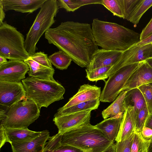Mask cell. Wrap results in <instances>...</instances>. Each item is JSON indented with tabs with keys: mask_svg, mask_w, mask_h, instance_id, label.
<instances>
[{
	"mask_svg": "<svg viewBox=\"0 0 152 152\" xmlns=\"http://www.w3.org/2000/svg\"><path fill=\"white\" fill-rule=\"evenodd\" d=\"M152 58V49H151L149 58ZM149 59V58H148Z\"/></svg>",
	"mask_w": 152,
	"mask_h": 152,
	"instance_id": "47",
	"label": "cell"
},
{
	"mask_svg": "<svg viewBox=\"0 0 152 152\" xmlns=\"http://www.w3.org/2000/svg\"><path fill=\"white\" fill-rule=\"evenodd\" d=\"M48 57L52 64L56 68L61 70L67 69L72 61L67 55L60 50Z\"/></svg>",
	"mask_w": 152,
	"mask_h": 152,
	"instance_id": "26",
	"label": "cell"
},
{
	"mask_svg": "<svg viewBox=\"0 0 152 152\" xmlns=\"http://www.w3.org/2000/svg\"><path fill=\"white\" fill-rule=\"evenodd\" d=\"M6 110L1 108L0 125L12 128H26L37 119L40 110L36 103L26 96Z\"/></svg>",
	"mask_w": 152,
	"mask_h": 152,
	"instance_id": "5",
	"label": "cell"
},
{
	"mask_svg": "<svg viewBox=\"0 0 152 152\" xmlns=\"http://www.w3.org/2000/svg\"><path fill=\"white\" fill-rule=\"evenodd\" d=\"M124 102L126 109L129 107H133L136 117L141 110L147 107L143 96L138 88L127 91L124 99Z\"/></svg>",
	"mask_w": 152,
	"mask_h": 152,
	"instance_id": "22",
	"label": "cell"
},
{
	"mask_svg": "<svg viewBox=\"0 0 152 152\" xmlns=\"http://www.w3.org/2000/svg\"><path fill=\"white\" fill-rule=\"evenodd\" d=\"M61 134L58 133L50 137L46 142L43 152H84L76 147L61 144L60 142Z\"/></svg>",
	"mask_w": 152,
	"mask_h": 152,
	"instance_id": "23",
	"label": "cell"
},
{
	"mask_svg": "<svg viewBox=\"0 0 152 152\" xmlns=\"http://www.w3.org/2000/svg\"><path fill=\"white\" fill-rule=\"evenodd\" d=\"M148 152H152V138L151 139V142Z\"/></svg>",
	"mask_w": 152,
	"mask_h": 152,
	"instance_id": "46",
	"label": "cell"
},
{
	"mask_svg": "<svg viewBox=\"0 0 152 152\" xmlns=\"http://www.w3.org/2000/svg\"><path fill=\"white\" fill-rule=\"evenodd\" d=\"M138 88L143 96L149 115L152 114V83L141 86Z\"/></svg>",
	"mask_w": 152,
	"mask_h": 152,
	"instance_id": "32",
	"label": "cell"
},
{
	"mask_svg": "<svg viewBox=\"0 0 152 152\" xmlns=\"http://www.w3.org/2000/svg\"><path fill=\"white\" fill-rule=\"evenodd\" d=\"M149 116L147 107L141 110L137 115L135 130L140 132L145 126L147 118Z\"/></svg>",
	"mask_w": 152,
	"mask_h": 152,
	"instance_id": "34",
	"label": "cell"
},
{
	"mask_svg": "<svg viewBox=\"0 0 152 152\" xmlns=\"http://www.w3.org/2000/svg\"><path fill=\"white\" fill-rule=\"evenodd\" d=\"M152 43L142 46L132 45L122 52L117 61L108 72V77L119 69L124 66L146 60L149 58Z\"/></svg>",
	"mask_w": 152,
	"mask_h": 152,
	"instance_id": "10",
	"label": "cell"
},
{
	"mask_svg": "<svg viewBox=\"0 0 152 152\" xmlns=\"http://www.w3.org/2000/svg\"><path fill=\"white\" fill-rule=\"evenodd\" d=\"M60 142L88 152H102L114 143L90 123L61 134Z\"/></svg>",
	"mask_w": 152,
	"mask_h": 152,
	"instance_id": "3",
	"label": "cell"
},
{
	"mask_svg": "<svg viewBox=\"0 0 152 152\" xmlns=\"http://www.w3.org/2000/svg\"><path fill=\"white\" fill-rule=\"evenodd\" d=\"M111 66H104L90 70L86 69V77L91 81L101 80L105 81V79L108 78L107 74Z\"/></svg>",
	"mask_w": 152,
	"mask_h": 152,
	"instance_id": "29",
	"label": "cell"
},
{
	"mask_svg": "<svg viewBox=\"0 0 152 152\" xmlns=\"http://www.w3.org/2000/svg\"><path fill=\"white\" fill-rule=\"evenodd\" d=\"M127 91L121 92L114 102L102 112V115L104 119L124 114L126 109L124 99Z\"/></svg>",
	"mask_w": 152,
	"mask_h": 152,
	"instance_id": "24",
	"label": "cell"
},
{
	"mask_svg": "<svg viewBox=\"0 0 152 152\" xmlns=\"http://www.w3.org/2000/svg\"><path fill=\"white\" fill-rule=\"evenodd\" d=\"M91 111L87 110L69 114L54 116L53 121L62 134L68 131L90 123Z\"/></svg>",
	"mask_w": 152,
	"mask_h": 152,
	"instance_id": "12",
	"label": "cell"
},
{
	"mask_svg": "<svg viewBox=\"0 0 152 152\" xmlns=\"http://www.w3.org/2000/svg\"><path fill=\"white\" fill-rule=\"evenodd\" d=\"M146 61L149 65L152 68V58L148 59Z\"/></svg>",
	"mask_w": 152,
	"mask_h": 152,
	"instance_id": "45",
	"label": "cell"
},
{
	"mask_svg": "<svg viewBox=\"0 0 152 152\" xmlns=\"http://www.w3.org/2000/svg\"><path fill=\"white\" fill-rule=\"evenodd\" d=\"M152 43V34L146 39L140 41L135 45L138 46H142Z\"/></svg>",
	"mask_w": 152,
	"mask_h": 152,
	"instance_id": "40",
	"label": "cell"
},
{
	"mask_svg": "<svg viewBox=\"0 0 152 152\" xmlns=\"http://www.w3.org/2000/svg\"><path fill=\"white\" fill-rule=\"evenodd\" d=\"M46 0H0L5 12L11 10L31 13L40 8Z\"/></svg>",
	"mask_w": 152,
	"mask_h": 152,
	"instance_id": "18",
	"label": "cell"
},
{
	"mask_svg": "<svg viewBox=\"0 0 152 152\" xmlns=\"http://www.w3.org/2000/svg\"><path fill=\"white\" fill-rule=\"evenodd\" d=\"M123 52L99 49L93 54L90 63L86 69L90 70L104 66H112L119 58Z\"/></svg>",
	"mask_w": 152,
	"mask_h": 152,
	"instance_id": "17",
	"label": "cell"
},
{
	"mask_svg": "<svg viewBox=\"0 0 152 152\" xmlns=\"http://www.w3.org/2000/svg\"><path fill=\"white\" fill-rule=\"evenodd\" d=\"M26 96V91L21 82L0 80L1 106L9 108Z\"/></svg>",
	"mask_w": 152,
	"mask_h": 152,
	"instance_id": "11",
	"label": "cell"
},
{
	"mask_svg": "<svg viewBox=\"0 0 152 152\" xmlns=\"http://www.w3.org/2000/svg\"><path fill=\"white\" fill-rule=\"evenodd\" d=\"M151 139L147 140L142 136L140 132H134L131 152H148Z\"/></svg>",
	"mask_w": 152,
	"mask_h": 152,
	"instance_id": "27",
	"label": "cell"
},
{
	"mask_svg": "<svg viewBox=\"0 0 152 152\" xmlns=\"http://www.w3.org/2000/svg\"><path fill=\"white\" fill-rule=\"evenodd\" d=\"M91 25L95 41L102 49L123 52L140 41L138 33L117 23L95 18Z\"/></svg>",
	"mask_w": 152,
	"mask_h": 152,
	"instance_id": "2",
	"label": "cell"
},
{
	"mask_svg": "<svg viewBox=\"0 0 152 152\" xmlns=\"http://www.w3.org/2000/svg\"><path fill=\"white\" fill-rule=\"evenodd\" d=\"M21 81L26 96L33 100L40 110L42 107H47L54 102L64 98L65 90L56 81L29 77Z\"/></svg>",
	"mask_w": 152,
	"mask_h": 152,
	"instance_id": "4",
	"label": "cell"
},
{
	"mask_svg": "<svg viewBox=\"0 0 152 152\" xmlns=\"http://www.w3.org/2000/svg\"><path fill=\"white\" fill-rule=\"evenodd\" d=\"M81 6L91 4H101L102 0H79Z\"/></svg>",
	"mask_w": 152,
	"mask_h": 152,
	"instance_id": "39",
	"label": "cell"
},
{
	"mask_svg": "<svg viewBox=\"0 0 152 152\" xmlns=\"http://www.w3.org/2000/svg\"><path fill=\"white\" fill-rule=\"evenodd\" d=\"M7 61L6 58L0 56V66L7 62Z\"/></svg>",
	"mask_w": 152,
	"mask_h": 152,
	"instance_id": "44",
	"label": "cell"
},
{
	"mask_svg": "<svg viewBox=\"0 0 152 152\" xmlns=\"http://www.w3.org/2000/svg\"><path fill=\"white\" fill-rule=\"evenodd\" d=\"M101 4L111 12L114 15L124 18L121 0H102Z\"/></svg>",
	"mask_w": 152,
	"mask_h": 152,
	"instance_id": "30",
	"label": "cell"
},
{
	"mask_svg": "<svg viewBox=\"0 0 152 152\" xmlns=\"http://www.w3.org/2000/svg\"><path fill=\"white\" fill-rule=\"evenodd\" d=\"M134 133L127 139L115 144L116 152H131Z\"/></svg>",
	"mask_w": 152,
	"mask_h": 152,
	"instance_id": "35",
	"label": "cell"
},
{
	"mask_svg": "<svg viewBox=\"0 0 152 152\" xmlns=\"http://www.w3.org/2000/svg\"><path fill=\"white\" fill-rule=\"evenodd\" d=\"M59 8L68 12H74L81 7L79 0H57Z\"/></svg>",
	"mask_w": 152,
	"mask_h": 152,
	"instance_id": "33",
	"label": "cell"
},
{
	"mask_svg": "<svg viewBox=\"0 0 152 152\" xmlns=\"http://www.w3.org/2000/svg\"><path fill=\"white\" fill-rule=\"evenodd\" d=\"M145 126L152 129V114L149 115L146 121Z\"/></svg>",
	"mask_w": 152,
	"mask_h": 152,
	"instance_id": "43",
	"label": "cell"
},
{
	"mask_svg": "<svg viewBox=\"0 0 152 152\" xmlns=\"http://www.w3.org/2000/svg\"><path fill=\"white\" fill-rule=\"evenodd\" d=\"M152 6V0H141L129 21L134 25L137 24L145 12Z\"/></svg>",
	"mask_w": 152,
	"mask_h": 152,
	"instance_id": "28",
	"label": "cell"
},
{
	"mask_svg": "<svg viewBox=\"0 0 152 152\" xmlns=\"http://www.w3.org/2000/svg\"><path fill=\"white\" fill-rule=\"evenodd\" d=\"M101 93L100 87L83 84L80 86L77 92L69 99L68 102L60 108L64 109L80 103L99 99Z\"/></svg>",
	"mask_w": 152,
	"mask_h": 152,
	"instance_id": "16",
	"label": "cell"
},
{
	"mask_svg": "<svg viewBox=\"0 0 152 152\" xmlns=\"http://www.w3.org/2000/svg\"><path fill=\"white\" fill-rule=\"evenodd\" d=\"M59 8L57 0H46L40 8L25 40V48L30 56L36 53L41 36L55 23Z\"/></svg>",
	"mask_w": 152,
	"mask_h": 152,
	"instance_id": "6",
	"label": "cell"
},
{
	"mask_svg": "<svg viewBox=\"0 0 152 152\" xmlns=\"http://www.w3.org/2000/svg\"><path fill=\"white\" fill-rule=\"evenodd\" d=\"M151 83H152V68L145 61L130 76L121 92Z\"/></svg>",
	"mask_w": 152,
	"mask_h": 152,
	"instance_id": "15",
	"label": "cell"
},
{
	"mask_svg": "<svg viewBox=\"0 0 152 152\" xmlns=\"http://www.w3.org/2000/svg\"><path fill=\"white\" fill-rule=\"evenodd\" d=\"M29 70L28 65L24 61L10 60L0 66V80L21 82Z\"/></svg>",
	"mask_w": 152,
	"mask_h": 152,
	"instance_id": "13",
	"label": "cell"
},
{
	"mask_svg": "<svg viewBox=\"0 0 152 152\" xmlns=\"http://www.w3.org/2000/svg\"><path fill=\"white\" fill-rule=\"evenodd\" d=\"M50 44L56 46L82 67L89 65L92 56L99 49L91 25L73 21L62 22L45 33Z\"/></svg>",
	"mask_w": 152,
	"mask_h": 152,
	"instance_id": "1",
	"label": "cell"
},
{
	"mask_svg": "<svg viewBox=\"0 0 152 152\" xmlns=\"http://www.w3.org/2000/svg\"><path fill=\"white\" fill-rule=\"evenodd\" d=\"M141 0H121L124 19L129 21L132 14Z\"/></svg>",
	"mask_w": 152,
	"mask_h": 152,
	"instance_id": "31",
	"label": "cell"
},
{
	"mask_svg": "<svg viewBox=\"0 0 152 152\" xmlns=\"http://www.w3.org/2000/svg\"><path fill=\"white\" fill-rule=\"evenodd\" d=\"M23 35L4 22L0 24V56L12 60L24 61L30 55L24 46Z\"/></svg>",
	"mask_w": 152,
	"mask_h": 152,
	"instance_id": "7",
	"label": "cell"
},
{
	"mask_svg": "<svg viewBox=\"0 0 152 152\" xmlns=\"http://www.w3.org/2000/svg\"><path fill=\"white\" fill-rule=\"evenodd\" d=\"M8 142V140L6 134L4 127L0 125V148L4 145L6 142Z\"/></svg>",
	"mask_w": 152,
	"mask_h": 152,
	"instance_id": "37",
	"label": "cell"
},
{
	"mask_svg": "<svg viewBox=\"0 0 152 152\" xmlns=\"http://www.w3.org/2000/svg\"><path fill=\"white\" fill-rule=\"evenodd\" d=\"M4 130L10 143L29 140L39 136L41 132H35L26 128H12L4 127Z\"/></svg>",
	"mask_w": 152,
	"mask_h": 152,
	"instance_id": "21",
	"label": "cell"
},
{
	"mask_svg": "<svg viewBox=\"0 0 152 152\" xmlns=\"http://www.w3.org/2000/svg\"><path fill=\"white\" fill-rule=\"evenodd\" d=\"M143 137L147 140H150L152 138V129L145 126L141 131Z\"/></svg>",
	"mask_w": 152,
	"mask_h": 152,
	"instance_id": "38",
	"label": "cell"
},
{
	"mask_svg": "<svg viewBox=\"0 0 152 152\" xmlns=\"http://www.w3.org/2000/svg\"><path fill=\"white\" fill-rule=\"evenodd\" d=\"M99 99L80 103L64 109L59 108L54 116L64 115L87 110L92 111L98 108L100 104Z\"/></svg>",
	"mask_w": 152,
	"mask_h": 152,
	"instance_id": "25",
	"label": "cell"
},
{
	"mask_svg": "<svg viewBox=\"0 0 152 152\" xmlns=\"http://www.w3.org/2000/svg\"><path fill=\"white\" fill-rule=\"evenodd\" d=\"M50 137L49 131L45 130L34 138L12 142L10 144L12 152H43L46 141Z\"/></svg>",
	"mask_w": 152,
	"mask_h": 152,
	"instance_id": "14",
	"label": "cell"
},
{
	"mask_svg": "<svg viewBox=\"0 0 152 152\" xmlns=\"http://www.w3.org/2000/svg\"><path fill=\"white\" fill-rule=\"evenodd\" d=\"M137 117L133 107H128L124 113L119 132L115 140L119 142L128 139L136 129Z\"/></svg>",
	"mask_w": 152,
	"mask_h": 152,
	"instance_id": "19",
	"label": "cell"
},
{
	"mask_svg": "<svg viewBox=\"0 0 152 152\" xmlns=\"http://www.w3.org/2000/svg\"><path fill=\"white\" fill-rule=\"evenodd\" d=\"M84 152H88L84 151Z\"/></svg>",
	"mask_w": 152,
	"mask_h": 152,
	"instance_id": "48",
	"label": "cell"
},
{
	"mask_svg": "<svg viewBox=\"0 0 152 152\" xmlns=\"http://www.w3.org/2000/svg\"><path fill=\"white\" fill-rule=\"evenodd\" d=\"M144 61L123 67L110 76L101 92L100 101L104 102L114 101L130 76Z\"/></svg>",
	"mask_w": 152,
	"mask_h": 152,
	"instance_id": "8",
	"label": "cell"
},
{
	"mask_svg": "<svg viewBox=\"0 0 152 152\" xmlns=\"http://www.w3.org/2000/svg\"><path fill=\"white\" fill-rule=\"evenodd\" d=\"M24 61L28 66V72L30 77L42 80L56 81L53 76L55 70L47 54L44 52H36Z\"/></svg>",
	"mask_w": 152,
	"mask_h": 152,
	"instance_id": "9",
	"label": "cell"
},
{
	"mask_svg": "<svg viewBox=\"0 0 152 152\" xmlns=\"http://www.w3.org/2000/svg\"><path fill=\"white\" fill-rule=\"evenodd\" d=\"M5 14L3 5L0 2V24L2 23L5 18Z\"/></svg>",
	"mask_w": 152,
	"mask_h": 152,
	"instance_id": "41",
	"label": "cell"
},
{
	"mask_svg": "<svg viewBox=\"0 0 152 152\" xmlns=\"http://www.w3.org/2000/svg\"><path fill=\"white\" fill-rule=\"evenodd\" d=\"M102 152H116L115 144H112Z\"/></svg>",
	"mask_w": 152,
	"mask_h": 152,
	"instance_id": "42",
	"label": "cell"
},
{
	"mask_svg": "<svg viewBox=\"0 0 152 152\" xmlns=\"http://www.w3.org/2000/svg\"><path fill=\"white\" fill-rule=\"evenodd\" d=\"M124 114L104 119L95 125L110 141L114 142L117 137Z\"/></svg>",
	"mask_w": 152,
	"mask_h": 152,
	"instance_id": "20",
	"label": "cell"
},
{
	"mask_svg": "<svg viewBox=\"0 0 152 152\" xmlns=\"http://www.w3.org/2000/svg\"><path fill=\"white\" fill-rule=\"evenodd\" d=\"M152 34V18L140 34V41H141L146 39Z\"/></svg>",
	"mask_w": 152,
	"mask_h": 152,
	"instance_id": "36",
	"label": "cell"
}]
</instances>
